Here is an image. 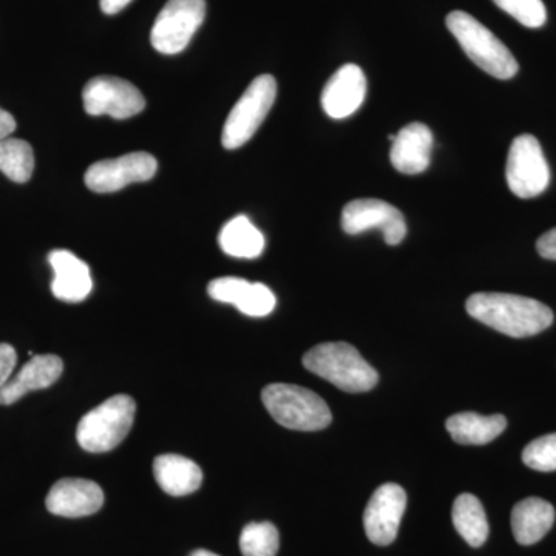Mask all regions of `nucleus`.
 <instances>
[{
  "label": "nucleus",
  "instance_id": "f03ea898",
  "mask_svg": "<svg viewBox=\"0 0 556 556\" xmlns=\"http://www.w3.org/2000/svg\"><path fill=\"white\" fill-rule=\"evenodd\" d=\"M313 375L328 380L346 393H365L379 382V375L350 343L332 342L314 346L303 356Z\"/></svg>",
  "mask_w": 556,
  "mask_h": 556
},
{
  "label": "nucleus",
  "instance_id": "cd10ccee",
  "mask_svg": "<svg viewBox=\"0 0 556 556\" xmlns=\"http://www.w3.org/2000/svg\"><path fill=\"white\" fill-rule=\"evenodd\" d=\"M16 364V350L9 343H0V390L9 383Z\"/></svg>",
  "mask_w": 556,
  "mask_h": 556
},
{
  "label": "nucleus",
  "instance_id": "6ab92c4d",
  "mask_svg": "<svg viewBox=\"0 0 556 556\" xmlns=\"http://www.w3.org/2000/svg\"><path fill=\"white\" fill-rule=\"evenodd\" d=\"M555 522V508L541 497L519 501L511 511V530L521 546H532L547 535Z\"/></svg>",
  "mask_w": 556,
  "mask_h": 556
},
{
  "label": "nucleus",
  "instance_id": "2eb2a0df",
  "mask_svg": "<svg viewBox=\"0 0 556 556\" xmlns=\"http://www.w3.org/2000/svg\"><path fill=\"white\" fill-rule=\"evenodd\" d=\"M207 292L217 302L236 305L249 317L269 316L276 308V295L266 285L251 283L244 278H217L208 283Z\"/></svg>",
  "mask_w": 556,
  "mask_h": 556
},
{
  "label": "nucleus",
  "instance_id": "aec40b11",
  "mask_svg": "<svg viewBox=\"0 0 556 556\" xmlns=\"http://www.w3.org/2000/svg\"><path fill=\"white\" fill-rule=\"evenodd\" d=\"M153 475L163 492L186 496L197 492L203 482V471L193 460L179 455H161L153 463Z\"/></svg>",
  "mask_w": 556,
  "mask_h": 556
},
{
  "label": "nucleus",
  "instance_id": "9b49d317",
  "mask_svg": "<svg viewBox=\"0 0 556 556\" xmlns=\"http://www.w3.org/2000/svg\"><path fill=\"white\" fill-rule=\"evenodd\" d=\"M342 229L350 236H358L368 229H380L390 247H397L407 236V223L402 212L393 204L376 199L348 203L342 212Z\"/></svg>",
  "mask_w": 556,
  "mask_h": 556
},
{
  "label": "nucleus",
  "instance_id": "20e7f679",
  "mask_svg": "<svg viewBox=\"0 0 556 556\" xmlns=\"http://www.w3.org/2000/svg\"><path fill=\"white\" fill-rule=\"evenodd\" d=\"M262 401L276 422L289 430H324L332 420L327 402L308 388L270 383L262 391Z\"/></svg>",
  "mask_w": 556,
  "mask_h": 556
},
{
  "label": "nucleus",
  "instance_id": "dca6fc26",
  "mask_svg": "<svg viewBox=\"0 0 556 556\" xmlns=\"http://www.w3.org/2000/svg\"><path fill=\"white\" fill-rule=\"evenodd\" d=\"M433 142V134L426 124H408L394 138L390 152L391 164L401 174H422L430 166Z\"/></svg>",
  "mask_w": 556,
  "mask_h": 556
},
{
  "label": "nucleus",
  "instance_id": "c85d7f7f",
  "mask_svg": "<svg viewBox=\"0 0 556 556\" xmlns=\"http://www.w3.org/2000/svg\"><path fill=\"white\" fill-rule=\"evenodd\" d=\"M536 249L541 257L556 262V228L548 230L538 239Z\"/></svg>",
  "mask_w": 556,
  "mask_h": 556
},
{
  "label": "nucleus",
  "instance_id": "c756f323",
  "mask_svg": "<svg viewBox=\"0 0 556 556\" xmlns=\"http://www.w3.org/2000/svg\"><path fill=\"white\" fill-rule=\"evenodd\" d=\"M16 130V119L7 110L0 109V139L10 138Z\"/></svg>",
  "mask_w": 556,
  "mask_h": 556
},
{
  "label": "nucleus",
  "instance_id": "f257e3e1",
  "mask_svg": "<svg viewBox=\"0 0 556 556\" xmlns=\"http://www.w3.org/2000/svg\"><path fill=\"white\" fill-rule=\"evenodd\" d=\"M467 313L508 338L540 334L554 324V313L544 303L503 292H478L467 300Z\"/></svg>",
  "mask_w": 556,
  "mask_h": 556
},
{
  "label": "nucleus",
  "instance_id": "412c9836",
  "mask_svg": "<svg viewBox=\"0 0 556 556\" xmlns=\"http://www.w3.org/2000/svg\"><path fill=\"white\" fill-rule=\"evenodd\" d=\"M448 433L453 441L460 445H485L495 441L507 428V419L503 415L482 416L478 413H457L448 417Z\"/></svg>",
  "mask_w": 556,
  "mask_h": 556
},
{
  "label": "nucleus",
  "instance_id": "2f4dec72",
  "mask_svg": "<svg viewBox=\"0 0 556 556\" xmlns=\"http://www.w3.org/2000/svg\"><path fill=\"white\" fill-rule=\"evenodd\" d=\"M189 556H219L214 554V552L204 551V548H199V551H193Z\"/></svg>",
  "mask_w": 556,
  "mask_h": 556
},
{
  "label": "nucleus",
  "instance_id": "1a4fd4ad",
  "mask_svg": "<svg viewBox=\"0 0 556 556\" xmlns=\"http://www.w3.org/2000/svg\"><path fill=\"white\" fill-rule=\"evenodd\" d=\"M83 101L89 115H108L113 119H129L146 108L141 91L129 80L115 76L90 79L84 87Z\"/></svg>",
  "mask_w": 556,
  "mask_h": 556
},
{
  "label": "nucleus",
  "instance_id": "7c9ffc66",
  "mask_svg": "<svg viewBox=\"0 0 556 556\" xmlns=\"http://www.w3.org/2000/svg\"><path fill=\"white\" fill-rule=\"evenodd\" d=\"M131 0H101V10L105 14H116L126 9Z\"/></svg>",
  "mask_w": 556,
  "mask_h": 556
},
{
  "label": "nucleus",
  "instance_id": "bb28decb",
  "mask_svg": "<svg viewBox=\"0 0 556 556\" xmlns=\"http://www.w3.org/2000/svg\"><path fill=\"white\" fill-rule=\"evenodd\" d=\"M522 463L536 471L556 470V433L538 438L522 452Z\"/></svg>",
  "mask_w": 556,
  "mask_h": 556
},
{
  "label": "nucleus",
  "instance_id": "4be33fe9",
  "mask_svg": "<svg viewBox=\"0 0 556 556\" xmlns=\"http://www.w3.org/2000/svg\"><path fill=\"white\" fill-rule=\"evenodd\" d=\"M218 241L223 252L236 258H257L265 249V237L244 215L226 223Z\"/></svg>",
  "mask_w": 556,
  "mask_h": 556
},
{
  "label": "nucleus",
  "instance_id": "7ed1b4c3",
  "mask_svg": "<svg viewBox=\"0 0 556 556\" xmlns=\"http://www.w3.org/2000/svg\"><path fill=\"white\" fill-rule=\"evenodd\" d=\"M447 27L467 56L490 76L506 80L517 75L519 65L510 50L466 11H452Z\"/></svg>",
  "mask_w": 556,
  "mask_h": 556
},
{
  "label": "nucleus",
  "instance_id": "0eeeda50",
  "mask_svg": "<svg viewBox=\"0 0 556 556\" xmlns=\"http://www.w3.org/2000/svg\"><path fill=\"white\" fill-rule=\"evenodd\" d=\"M508 189L518 199H535L548 188L551 169L540 141L533 135H519L508 150Z\"/></svg>",
  "mask_w": 556,
  "mask_h": 556
},
{
  "label": "nucleus",
  "instance_id": "f8f14e48",
  "mask_svg": "<svg viewBox=\"0 0 556 556\" xmlns=\"http://www.w3.org/2000/svg\"><path fill=\"white\" fill-rule=\"evenodd\" d=\"M407 508V493L397 484H383L369 500L364 514L365 533L376 546H390Z\"/></svg>",
  "mask_w": 556,
  "mask_h": 556
},
{
  "label": "nucleus",
  "instance_id": "9d476101",
  "mask_svg": "<svg viewBox=\"0 0 556 556\" xmlns=\"http://www.w3.org/2000/svg\"><path fill=\"white\" fill-rule=\"evenodd\" d=\"M159 163L148 152H135L119 159L102 160L86 172L87 188L91 192L113 193L134 182L149 181L155 177Z\"/></svg>",
  "mask_w": 556,
  "mask_h": 556
},
{
  "label": "nucleus",
  "instance_id": "f3484780",
  "mask_svg": "<svg viewBox=\"0 0 556 556\" xmlns=\"http://www.w3.org/2000/svg\"><path fill=\"white\" fill-rule=\"evenodd\" d=\"M49 263L54 273L51 283L54 298L67 303H78L89 298L93 281L87 263L64 249L50 252Z\"/></svg>",
  "mask_w": 556,
  "mask_h": 556
},
{
  "label": "nucleus",
  "instance_id": "a211bd4d",
  "mask_svg": "<svg viewBox=\"0 0 556 556\" xmlns=\"http://www.w3.org/2000/svg\"><path fill=\"white\" fill-rule=\"evenodd\" d=\"M64 371L62 358L54 354H40L33 356L21 371L9 380L5 387L0 390V405L16 404L20 399L30 391L49 388L61 378Z\"/></svg>",
  "mask_w": 556,
  "mask_h": 556
},
{
  "label": "nucleus",
  "instance_id": "a878e982",
  "mask_svg": "<svg viewBox=\"0 0 556 556\" xmlns=\"http://www.w3.org/2000/svg\"><path fill=\"white\" fill-rule=\"evenodd\" d=\"M493 2L527 28H540L546 24L547 11L543 0H493Z\"/></svg>",
  "mask_w": 556,
  "mask_h": 556
},
{
  "label": "nucleus",
  "instance_id": "423d86ee",
  "mask_svg": "<svg viewBox=\"0 0 556 556\" xmlns=\"http://www.w3.org/2000/svg\"><path fill=\"white\" fill-rule=\"evenodd\" d=\"M277 97L276 78L262 75L252 80L243 97L230 110L222 142L228 150L239 149L254 137L273 109Z\"/></svg>",
  "mask_w": 556,
  "mask_h": 556
},
{
  "label": "nucleus",
  "instance_id": "b1692460",
  "mask_svg": "<svg viewBox=\"0 0 556 556\" xmlns=\"http://www.w3.org/2000/svg\"><path fill=\"white\" fill-rule=\"evenodd\" d=\"M35 170V153L24 139H0V172L11 181L24 185Z\"/></svg>",
  "mask_w": 556,
  "mask_h": 556
},
{
  "label": "nucleus",
  "instance_id": "ddd939ff",
  "mask_svg": "<svg viewBox=\"0 0 556 556\" xmlns=\"http://www.w3.org/2000/svg\"><path fill=\"white\" fill-rule=\"evenodd\" d=\"M46 506L56 517H90L104 506V492L90 479L65 478L51 486Z\"/></svg>",
  "mask_w": 556,
  "mask_h": 556
},
{
  "label": "nucleus",
  "instance_id": "39448f33",
  "mask_svg": "<svg viewBox=\"0 0 556 556\" xmlns=\"http://www.w3.org/2000/svg\"><path fill=\"white\" fill-rule=\"evenodd\" d=\"M137 404L127 394H116L79 420L76 439L89 453H108L118 447L134 426Z\"/></svg>",
  "mask_w": 556,
  "mask_h": 556
},
{
  "label": "nucleus",
  "instance_id": "6e6552de",
  "mask_svg": "<svg viewBox=\"0 0 556 556\" xmlns=\"http://www.w3.org/2000/svg\"><path fill=\"white\" fill-rule=\"evenodd\" d=\"M206 17V0H169L153 24L150 40L163 54L181 53Z\"/></svg>",
  "mask_w": 556,
  "mask_h": 556
},
{
  "label": "nucleus",
  "instance_id": "4468645a",
  "mask_svg": "<svg viewBox=\"0 0 556 556\" xmlns=\"http://www.w3.org/2000/svg\"><path fill=\"white\" fill-rule=\"evenodd\" d=\"M367 97V78L358 65L346 64L329 78L321 91V108L332 119H345L356 113Z\"/></svg>",
  "mask_w": 556,
  "mask_h": 556
},
{
  "label": "nucleus",
  "instance_id": "393cba45",
  "mask_svg": "<svg viewBox=\"0 0 556 556\" xmlns=\"http://www.w3.org/2000/svg\"><path fill=\"white\" fill-rule=\"evenodd\" d=\"M280 547L277 527L270 522H251L240 536L243 556H276Z\"/></svg>",
  "mask_w": 556,
  "mask_h": 556
},
{
  "label": "nucleus",
  "instance_id": "5701e85b",
  "mask_svg": "<svg viewBox=\"0 0 556 556\" xmlns=\"http://www.w3.org/2000/svg\"><path fill=\"white\" fill-rule=\"evenodd\" d=\"M453 525L471 547H481L489 538V521L477 496L463 493L453 504Z\"/></svg>",
  "mask_w": 556,
  "mask_h": 556
}]
</instances>
